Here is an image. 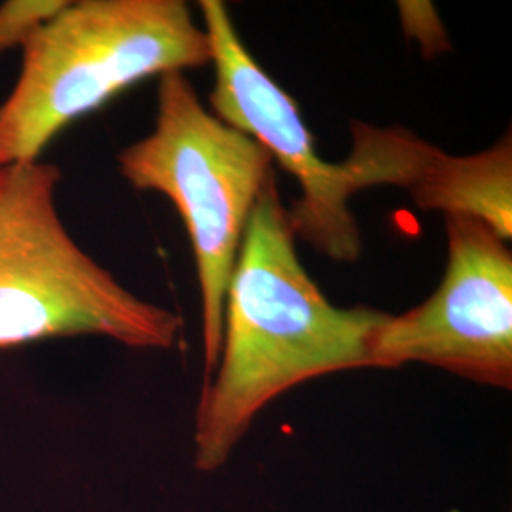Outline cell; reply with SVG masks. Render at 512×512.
<instances>
[{
    "label": "cell",
    "mask_w": 512,
    "mask_h": 512,
    "mask_svg": "<svg viewBox=\"0 0 512 512\" xmlns=\"http://www.w3.org/2000/svg\"><path fill=\"white\" fill-rule=\"evenodd\" d=\"M67 4V0H6L0 4V55L21 48Z\"/></svg>",
    "instance_id": "cell-8"
},
{
    "label": "cell",
    "mask_w": 512,
    "mask_h": 512,
    "mask_svg": "<svg viewBox=\"0 0 512 512\" xmlns=\"http://www.w3.org/2000/svg\"><path fill=\"white\" fill-rule=\"evenodd\" d=\"M448 262L439 289L372 338L374 368L437 366L497 389L512 387V251L473 217H444Z\"/></svg>",
    "instance_id": "cell-5"
},
{
    "label": "cell",
    "mask_w": 512,
    "mask_h": 512,
    "mask_svg": "<svg viewBox=\"0 0 512 512\" xmlns=\"http://www.w3.org/2000/svg\"><path fill=\"white\" fill-rule=\"evenodd\" d=\"M353 147L346 160L357 190L397 186L423 211L486 222L512 238L511 131L473 156H452L406 128L351 122Z\"/></svg>",
    "instance_id": "cell-7"
},
{
    "label": "cell",
    "mask_w": 512,
    "mask_h": 512,
    "mask_svg": "<svg viewBox=\"0 0 512 512\" xmlns=\"http://www.w3.org/2000/svg\"><path fill=\"white\" fill-rule=\"evenodd\" d=\"M21 52L0 105V169L37 162L74 120L141 80L211 63L183 0H67Z\"/></svg>",
    "instance_id": "cell-2"
},
{
    "label": "cell",
    "mask_w": 512,
    "mask_h": 512,
    "mask_svg": "<svg viewBox=\"0 0 512 512\" xmlns=\"http://www.w3.org/2000/svg\"><path fill=\"white\" fill-rule=\"evenodd\" d=\"M275 173L245 228L224 302L219 365L196 410L194 463L219 471L256 416L313 378L374 368L387 311L336 308L304 270Z\"/></svg>",
    "instance_id": "cell-1"
},
{
    "label": "cell",
    "mask_w": 512,
    "mask_h": 512,
    "mask_svg": "<svg viewBox=\"0 0 512 512\" xmlns=\"http://www.w3.org/2000/svg\"><path fill=\"white\" fill-rule=\"evenodd\" d=\"M59 181L42 160L0 169V348L69 336L175 348L181 315L128 291L74 241L55 205Z\"/></svg>",
    "instance_id": "cell-3"
},
{
    "label": "cell",
    "mask_w": 512,
    "mask_h": 512,
    "mask_svg": "<svg viewBox=\"0 0 512 512\" xmlns=\"http://www.w3.org/2000/svg\"><path fill=\"white\" fill-rule=\"evenodd\" d=\"M198 6L215 67V86L209 93L213 114L255 139L300 184V198L287 207L294 238L330 260L357 262L363 241L349 203L359 192L348 167L317 154L296 101L241 42L226 4L202 0Z\"/></svg>",
    "instance_id": "cell-6"
},
{
    "label": "cell",
    "mask_w": 512,
    "mask_h": 512,
    "mask_svg": "<svg viewBox=\"0 0 512 512\" xmlns=\"http://www.w3.org/2000/svg\"><path fill=\"white\" fill-rule=\"evenodd\" d=\"M135 190L175 203L196 256L202 293L205 382L219 365L224 302L245 228L274 160L266 148L205 109L184 73L158 78L154 129L118 154Z\"/></svg>",
    "instance_id": "cell-4"
}]
</instances>
